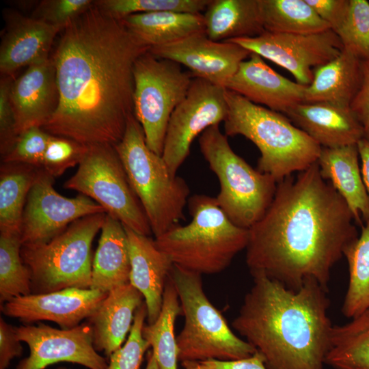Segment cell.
<instances>
[{
    "label": "cell",
    "mask_w": 369,
    "mask_h": 369,
    "mask_svg": "<svg viewBox=\"0 0 369 369\" xmlns=\"http://www.w3.org/2000/svg\"><path fill=\"white\" fill-rule=\"evenodd\" d=\"M187 206L191 222L156 238V247L173 264L185 270L201 275L224 271L246 249L249 230L234 224L215 197L195 194Z\"/></svg>",
    "instance_id": "5b68a950"
},
{
    "label": "cell",
    "mask_w": 369,
    "mask_h": 369,
    "mask_svg": "<svg viewBox=\"0 0 369 369\" xmlns=\"http://www.w3.org/2000/svg\"><path fill=\"white\" fill-rule=\"evenodd\" d=\"M57 369H66V368H64V367H60V368H57Z\"/></svg>",
    "instance_id": "681fc988"
},
{
    "label": "cell",
    "mask_w": 369,
    "mask_h": 369,
    "mask_svg": "<svg viewBox=\"0 0 369 369\" xmlns=\"http://www.w3.org/2000/svg\"><path fill=\"white\" fill-rule=\"evenodd\" d=\"M12 76L2 75L0 80V152L1 158L15 145L18 135L16 118L10 99Z\"/></svg>",
    "instance_id": "60d3db41"
},
{
    "label": "cell",
    "mask_w": 369,
    "mask_h": 369,
    "mask_svg": "<svg viewBox=\"0 0 369 369\" xmlns=\"http://www.w3.org/2000/svg\"><path fill=\"white\" fill-rule=\"evenodd\" d=\"M51 134L41 127H31L19 135L11 151L1 158L3 163H23L42 168Z\"/></svg>",
    "instance_id": "f35d334b"
},
{
    "label": "cell",
    "mask_w": 369,
    "mask_h": 369,
    "mask_svg": "<svg viewBox=\"0 0 369 369\" xmlns=\"http://www.w3.org/2000/svg\"><path fill=\"white\" fill-rule=\"evenodd\" d=\"M88 148L73 139L51 135L41 169L54 178L61 176L68 168L80 164Z\"/></svg>",
    "instance_id": "74e56055"
},
{
    "label": "cell",
    "mask_w": 369,
    "mask_h": 369,
    "mask_svg": "<svg viewBox=\"0 0 369 369\" xmlns=\"http://www.w3.org/2000/svg\"><path fill=\"white\" fill-rule=\"evenodd\" d=\"M18 339L27 344L29 355L16 369H44L59 362L79 364L89 369H107L106 359L94 347L93 333L87 321L69 329L43 323L15 327Z\"/></svg>",
    "instance_id": "9a60e30c"
},
{
    "label": "cell",
    "mask_w": 369,
    "mask_h": 369,
    "mask_svg": "<svg viewBox=\"0 0 369 369\" xmlns=\"http://www.w3.org/2000/svg\"><path fill=\"white\" fill-rule=\"evenodd\" d=\"M5 31L0 46L1 75L12 76L23 66L49 57L56 35L61 29L16 12L5 13Z\"/></svg>",
    "instance_id": "ffe728a7"
},
{
    "label": "cell",
    "mask_w": 369,
    "mask_h": 369,
    "mask_svg": "<svg viewBox=\"0 0 369 369\" xmlns=\"http://www.w3.org/2000/svg\"><path fill=\"white\" fill-rule=\"evenodd\" d=\"M354 217L317 162L277 182L272 202L249 229L246 264L297 290L314 280L328 290L331 271L357 237Z\"/></svg>",
    "instance_id": "7a4b0ae2"
},
{
    "label": "cell",
    "mask_w": 369,
    "mask_h": 369,
    "mask_svg": "<svg viewBox=\"0 0 369 369\" xmlns=\"http://www.w3.org/2000/svg\"><path fill=\"white\" fill-rule=\"evenodd\" d=\"M124 228L131 260L129 283L144 296L148 322L152 324L160 314L165 284L173 263L159 249L154 240Z\"/></svg>",
    "instance_id": "7402d4cb"
},
{
    "label": "cell",
    "mask_w": 369,
    "mask_h": 369,
    "mask_svg": "<svg viewBox=\"0 0 369 369\" xmlns=\"http://www.w3.org/2000/svg\"><path fill=\"white\" fill-rule=\"evenodd\" d=\"M54 178L43 169H39L23 211L22 245L46 243L82 217L106 213L101 206L84 195L70 198L59 194L53 187Z\"/></svg>",
    "instance_id": "5bb4252c"
},
{
    "label": "cell",
    "mask_w": 369,
    "mask_h": 369,
    "mask_svg": "<svg viewBox=\"0 0 369 369\" xmlns=\"http://www.w3.org/2000/svg\"><path fill=\"white\" fill-rule=\"evenodd\" d=\"M108 293L91 288H68L15 297L1 305L2 313L24 323L49 320L61 329H72L89 318Z\"/></svg>",
    "instance_id": "e0dca14e"
},
{
    "label": "cell",
    "mask_w": 369,
    "mask_h": 369,
    "mask_svg": "<svg viewBox=\"0 0 369 369\" xmlns=\"http://www.w3.org/2000/svg\"><path fill=\"white\" fill-rule=\"evenodd\" d=\"M336 33L343 49L361 60L369 59V2L350 0L345 19Z\"/></svg>",
    "instance_id": "d590c367"
},
{
    "label": "cell",
    "mask_w": 369,
    "mask_h": 369,
    "mask_svg": "<svg viewBox=\"0 0 369 369\" xmlns=\"http://www.w3.org/2000/svg\"><path fill=\"white\" fill-rule=\"evenodd\" d=\"M148 312L145 302L136 310L129 336L109 357L107 369H139L145 352L150 347L142 330Z\"/></svg>",
    "instance_id": "8d00e7d4"
},
{
    "label": "cell",
    "mask_w": 369,
    "mask_h": 369,
    "mask_svg": "<svg viewBox=\"0 0 369 369\" xmlns=\"http://www.w3.org/2000/svg\"><path fill=\"white\" fill-rule=\"evenodd\" d=\"M20 234L0 232V303L31 294V275L20 256Z\"/></svg>",
    "instance_id": "836d02e7"
},
{
    "label": "cell",
    "mask_w": 369,
    "mask_h": 369,
    "mask_svg": "<svg viewBox=\"0 0 369 369\" xmlns=\"http://www.w3.org/2000/svg\"><path fill=\"white\" fill-rule=\"evenodd\" d=\"M114 148L155 238L179 225L184 219L190 189L182 178L171 174L162 156L148 148L143 128L133 114Z\"/></svg>",
    "instance_id": "8992f818"
},
{
    "label": "cell",
    "mask_w": 369,
    "mask_h": 369,
    "mask_svg": "<svg viewBox=\"0 0 369 369\" xmlns=\"http://www.w3.org/2000/svg\"><path fill=\"white\" fill-rule=\"evenodd\" d=\"M361 159L362 180L369 196V139L362 138L357 144Z\"/></svg>",
    "instance_id": "bcb514c9"
},
{
    "label": "cell",
    "mask_w": 369,
    "mask_h": 369,
    "mask_svg": "<svg viewBox=\"0 0 369 369\" xmlns=\"http://www.w3.org/2000/svg\"><path fill=\"white\" fill-rule=\"evenodd\" d=\"M121 20L126 29L150 49L205 33L204 16L201 13H141L129 15Z\"/></svg>",
    "instance_id": "83f0119b"
},
{
    "label": "cell",
    "mask_w": 369,
    "mask_h": 369,
    "mask_svg": "<svg viewBox=\"0 0 369 369\" xmlns=\"http://www.w3.org/2000/svg\"><path fill=\"white\" fill-rule=\"evenodd\" d=\"M144 299L130 283L108 292L99 308L87 318L97 352L102 351L109 357L121 347L131 329L136 310L144 303Z\"/></svg>",
    "instance_id": "603a6c76"
},
{
    "label": "cell",
    "mask_w": 369,
    "mask_h": 369,
    "mask_svg": "<svg viewBox=\"0 0 369 369\" xmlns=\"http://www.w3.org/2000/svg\"><path fill=\"white\" fill-rule=\"evenodd\" d=\"M285 115L322 148L357 144L364 137L363 127L351 107L302 102Z\"/></svg>",
    "instance_id": "44dd1931"
},
{
    "label": "cell",
    "mask_w": 369,
    "mask_h": 369,
    "mask_svg": "<svg viewBox=\"0 0 369 369\" xmlns=\"http://www.w3.org/2000/svg\"><path fill=\"white\" fill-rule=\"evenodd\" d=\"M149 51L159 58L185 66L193 78H200L224 88L240 64L251 54L234 42L212 40L205 33L151 48Z\"/></svg>",
    "instance_id": "2e32d148"
},
{
    "label": "cell",
    "mask_w": 369,
    "mask_h": 369,
    "mask_svg": "<svg viewBox=\"0 0 369 369\" xmlns=\"http://www.w3.org/2000/svg\"><path fill=\"white\" fill-rule=\"evenodd\" d=\"M317 15L336 33L346 16L350 0H306Z\"/></svg>",
    "instance_id": "b9f144b4"
},
{
    "label": "cell",
    "mask_w": 369,
    "mask_h": 369,
    "mask_svg": "<svg viewBox=\"0 0 369 369\" xmlns=\"http://www.w3.org/2000/svg\"><path fill=\"white\" fill-rule=\"evenodd\" d=\"M193 77L181 65L148 51L133 68V115L148 148L162 156L166 131L176 107L185 98Z\"/></svg>",
    "instance_id": "8fae6325"
},
{
    "label": "cell",
    "mask_w": 369,
    "mask_h": 369,
    "mask_svg": "<svg viewBox=\"0 0 369 369\" xmlns=\"http://www.w3.org/2000/svg\"><path fill=\"white\" fill-rule=\"evenodd\" d=\"M169 277L176 290L184 324L176 337L178 361H234L256 350L235 335L206 295L202 275L173 264Z\"/></svg>",
    "instance_id": "52a82bcc"
},
{
    "label": "cell",
    "mask_w": 369,
    "mask_h": 369,
    "mask_svg": "<svg viewBox=\"0 0 369 369\" xmlns=\"http://www.w3.org/2000/svg\"><path fill=\"white\" fill-rule=\"evenodd\" d=\"M23 353L21 341L18 339L15 327L0 318V369H7L11 361Z\"/></svg>",
    "instance_id": "ee69618b"
},
{
    "label": "cell",
    "mask_w": 369,
    "mask_h": 369,
    "mask_svg": "<svg viewBox=\"0 0 369 369\" xmlns=\"http://www.w3.org/2000/svg\"><path fill=\"white\" fill-rule=\"evenodd\" d=\"M203 16L205 33L214 41L253 38L265 32L259 0H210Z\"/></svg>",
    "instance_id": "4316f807"
},
{
    "label": "cell",
    "mask_w": 369,
    "mask_h": 369,
    "mask_svg": "<svg viewBox=\"0 0 369 369\" xmlns=\"http://www.w3.org/2000/svg\"><path fill=\"white\" fill-rule=\"evenodd\" d=\"M325 364L333 369H369V309L333 326Z\"/></svg>",
    "instance_id": "f546056e"
},
{
    "label": "cell",
    "mask_w": 369,
    "mask_h": 369,
    "mask_svg": "<svg viewBox=\"0 0 369 369\" xmlns=\"http://www.w3.org/2000/svg\"><path fill=\"white\" fill-rule=\"evenodd\" d=\"M52 57L59 101L42 127L87 146H115L133 114V68L150 51L94 5L63 30Z\"/></svg>",
    "instance_id": "6da1fadb"
},
{
    "label": "cell",
    "mask_w": 369,
    "mask_h": 369,
    "mask_svg": "<svg viewBox=\"0 0 369 369\" xmlns=\"http://www.w3.org/2000/svg\"><path fill=\"white\" fill-rule=\"evenodd\" d=\"M361 64V59L343 49L336 57L314 69L303 102L351 107L360 85Z\"/></svg>",
    "instance_id": "484cf974"
},
{
    "label": "cell",
    "mask_w": 369,
    "mask_h": 369,
    "mask_svg": "<svg viewBox=\"0 0 369 369\" xmlns=\"http://www.w3.org/2000/svg\"><path fill=\"white\" fill-rule=\"evenodd\" d=\"M40 168L3 163L0 169V232L20 234L29 192Z\"/></svg>",
    "instance_id": "f1b7e54d"
},
{
    "label": "cell",
    "mask_w": 369,
    "mask_h": 369,
    "mask_svg": "<svg viewBox=\"0 0 369 369\" xmlns=\"http://www.w3.org/2000/svg\"><path fill=\"white\" fill-rule=\"evenodd\" d=\"M92 0H43L38 3L31 17L62 31L73 20L94 5Z\"/></svg>",
    "instance_id": "ab89813d"
},
{
    "label": "cell",
    "mask_w": 369,
    "mask_h": 369,
    "mask_svg": "<svg viewBox=\"0 0 369 369\" xmlns=\"http://www.w3.org/2000/svg\"><path fill=\"white\" fill-rule=\"evenodd\" d=\"M198 143L201 153L219 181L220 191L215 197L218 206L234 224L249 230L270 206L277 182L236 154L219 124L204 131Z\"/></svg>",
    "instance_id": "ba28073f"
},
{
    "label": "cell",
    "mask_w": 369,
    "mask_h": 369,
    "mask_svg": "<svg viewBox=\"0 0 369 369\" xmlns=\"http://www.w3.org/2000/svg\"><path fill=\"white\" fill-rule=\"evenodd\" d=\"M228 41L285 68L296 82L305 86L311 83L315 68L336 57L343 49L331 29L305 34L265 31L256 37Z\"/></svg>",
    "instance_id": "4fadbf2b"
},
{
    "label": "cell",
    "mask_w": 369,
    "mask_h": 369,
    "mask_svg": "<svg viewBox=\"0 0 369 369\" xmlns=\"http://www.w3.org/2000/svg\"><path fill=\"white\" fill-rule=\"evenodd\" d=\"M265 31L314 33L331 29L306 0H259Z\"/></svg>",
    "instance_id": "1f68e13d"
},
{
    "label": "cell",
    "mask_w": 369,
    "mask_h": 369,
    "mask_svg": "<svg viewBox=\"0 0 369 369\" xmlns=\"http://www.w3.org/2000/svg\"><path fill=\"white\" fill-rule=\"evenodd\" d=\"M348 269V284L342 313L348 318L357 317L369 309V220L344 250Z\"/></svg>",
    "instance_id": "d6a6232c"
},
{
    "label": "cell",
    "mask_w": 369,
    "mask_h": 369,
    "mask_svg": "<svg viewBox=\"0 0 369 369\" xmlns=\"http://www.w3.org/2000/svg\"><path fill=\"white\" fill-rule=\"evenodd\" d=\"M226 88L193 78L187 96L168 122L162 157L172 175L190 154L195 138L208 128L224 122L228 114Z\"/></svg>",
    "instance_id": "7c38bea8"
},
{
    "label": "cell",
    "mask_w": 369,
    "mask_h": 369,
    "mask_svg": "<svg viewBox=\"0 0 369 369\" xmlns=\"http://www.w3.org/2000/svg\"><path fill=\"white\" fill-rule=\"evenodd\" d=\"M202 361L215 369H266L264 359L258 351L249 357L234 361L208 359Z\"/></svg>",
    "instance_id": "f6af8a7d"
},
{
    "label": "cell",
    "mask_w": 369,
    "mask_h": 369,
    "mask_svg": "<svg viewBox=\"0 0 369 369\" xmlns=\"http://www.w3.org/2000/svg\"><path fill=\"white\" fill-rule=\"evenodd\" d=\"M210 0H97L94 5L118 20L135 14L156 12L201 13Z\"/></svg>",
    "instance_id": "e575fe53"
},
{
    "label": "cell",
    "mask_w": 369,
    "mask_h": 369,
    "mask_svg": "<svg viewBox=\"0 0 369 369\" xmlns=\"http://www.w3.org/2000/svg\"><path fill=\"white\" fill-rule=\"evenodd\" d=\"M131 260L124 225L106 213L93 258L90 288L108 293L129 283Z\"/></svg>",
    "instance_id": "d4e9b609"
},
{
    "label": "cell",
    "mask_w": 369,
    "mask_h": 369,
    "mask_svg": "<svg viewBox=\"0 0 369 369\" xmlns=\"http://www.w3.org/2000/svg\"><path fill=\"white\" fill-rule=\"evenodd\" d=\"M181 365L183 369H215L198 361H184L181 362Z\"/></svg>",
    "instance_id": "7dc6e473"
},
{
    "label": "cell",
    "mask_w": 369,
    "mask_h": 369,
    "mask_svg": "<svg viewBox=\"0 0 369 369\" xmlns=\"http://www.w3.org/2000/svg\"><path fill=\"white\" fill-rule=\"evenodd\" d=\"M64 187L91 198L126 228L145 236L152 234L114 146H89L75 174L64 182Z\"/></svg>",
    "instance_id": "30bf717a"
},
{
    "label": "cell",
    "mask_w": 369,
    "mask_h": 369,
    "mask_svg": "<svg viewBox=\"0 0 369 369\" xmlns=\"http://www.w3.org/2000/svg\"><path fill=\"white\" fill-rule=\"evenodd\" d=\"M182 310L175 286L169 276L165 284L160 314L154 323L144 325L142 334L150 347L159 369H178V348L175 322Z\"/></svg>",
    "instance_id": "4dcf8cb0"
},
{
    "label": "cell",
    "mask_w": 369,
    "mask_h": 369,
    "mask_svg": "<svg viewBox=\"0 0 369 369\" xmlns=\"http://www.w3.org/2000/svg\"><path fill=\"white\" fill-rule=\"evenodd\" d=\"M228 137L242 135L258 148L257 169L277 182L302 172L318 160L322 147L284 114L256 105L226 89Z\"/></svg>",
    "instance_id": "277c9868"
},
{
    "label": "cell",
    "mask_w": 369,
    "mask_h": 369,
    "mask_svg": "<svg viewBox=\"0 0 369 369\" xmlns=\"http://www.w3.org/2000/svg\"><path fill=\"white\" fill-rule=\"evenodd\" d=\"M360 85L351 108L360 122L364 138L369 139V59L361 60Z\"/></svg>",
    "instance_id": "7bdbcfd3"
},
{
    "label": "cell",
    "mask_w": 369,
    "mask_h": 369,
    "mask_svg": "<svg viewBox=\"0 0 369 369\" xmlns=\"http://www.w3.org/2000/svg\"><path fill=\"white\" fill-rule=\"evenodd\" d=\"M10 99L18 136L31 127L42 128L55 113L59 101L53 59L44 58L29 66L13 81Z\"/></svg>",
    "instance_id": "d6986e66"
},
{
    "label": "cell",
    "mask_w": 369,
    "mask_h": 369,
    "mask_svg": "<svg viewBox=\"0 0 369 369\" xmlns=\"http://www.w3.org/2000/svg\"><path fill=\"white\" fill-rule=\"evenodd\" d=\"M232 326L263 357L266 369H325L333 328L328 290L308 280L298 290L253 277Z\"/></svg>",
    "instance_id": "3957f363"
},
{
    "label": "cell",
    "mask_w": 369,
    "mask_h": 369,
    "mask_svg": "<svg viewBox=\"0 0 369 369\" xmlns=\"http://www.w3.org/2000/svg\"><path fill=\"white\" fill-rule=\"evenodd\" d=\"M105 216H85L46 243L21 245L20 256L31 275V294L90 288L92 245Z\"/></svg>",
    "instance_id": "9c48e42d"
},
{
    "label": "cell",
    "mask_w": 369,
    "mask_h": 369,
    "mask_svg": "<svg viewBox=\"0 0 369 369\" xmlns=\"http://www.w3.org/2000/svg\"><path fill=\"white\" fill-rule=\"evenodd\" d=\"M357 144L322 148L317 160L321 176L329 182L351 210L355 224L369 220V196L359 165Z\"/></svg>",
    "instance_id": "cb8c5ba5"
},
{
    "label": "cell",
    "mask_w": 369,
    "mask_h": 369,
    "mask_svg": "<svg viewBox=\"0 0 369 369\" xmlns=\"http://www.w3.org/2000/svg\"><path fill=\"white\" fill-rule=\"evenodd\" d=\"M249 57L226 83V89L284 115L303 102L306 86L279 74L258 54L251 53Z\"/></svg>",
    "instance_id": "ac0fdd59"
},
{
    "label": "cell",
    "mask_w": 369,
    "mask_h": 369,
    "mask_svg": "<svg viewBox=\"0 0 369 369\" xmlns=\"http://www.w3.org/2000/svg\"><path fill=\"white\" fill-rule=\"evenodd\" d=\"M146 369H159L156 359L152 351L149 352Z\"/></svg>",
    "instance_id": "c3c4849f"
}]
</instances>
